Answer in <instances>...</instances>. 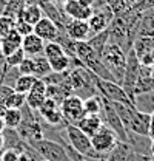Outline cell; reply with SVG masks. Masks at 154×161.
Returning <instances> with one entry per match:
<instances>
[{"instance_id": "obj_1", "label": "cell", "mask_w": 154, "mask_h": 161, "mask_svg": "<svg viewBox=\"0 0 154 161\" xmlns=\"http://www.w3.org/2000/svg\"><path fill=\"white\" fill-rule=\"evenodd\" d=\"M96 79V75L83 65L69 68V80L73 85V93L82 99H86L90 96L97 95Z\"/></svg>"}, {"instance_id": "obj_2", "label": "cell", "mask_w": 154, "mask_h": 161, "mask_svg": "<svg viewBox=\"0 0 154 161\" xmlns=\"http://www.w3.org/2000/svg\"><path fill=\"white\" fill-rule=\"evenodd\" d=\"M103 65L108 68V71L113 75L116 82L122 84L123 79V71H125V64H126V51L116 43H108L100 56Z\"/></svg>"}, {"instance_id": "obj_3", "label": "cell", "mask_w": 154, "mask_h": 161, "mask_svg": "<svg viewBox=\"0 0 154 161\" xmlns=\"http://www.w3.org/2000/svg\"><path fill=\"white\" fill-rule=\"evenodd\" d=\"M65 132H66V138L69 141V146L73 149H76L79 153H82V155H85L88 158H94V160L105 157L102 153H97L96 150L93 149L91 138L86 133H83L76 124H66L65 125Z\"/></svg>"}, {"instance_id": "obj_4", "label": "cell", "mask_w": 154, "mask_h": 161, "mask_svg": "<svg viewBox=\"0 0 154 161\" xmlns=\"http://www.w3.org/2000/svg\"><path fill=\"white\" fill-rule=\"evenodd\" d=\"M29 146L36 150V153L40 155L43 160L48 161H71L65 146L59 141L42 138L38 141L29 142Z\"/></svg>"}, {"instance_id": "obj_5", "label": "cell", "mask_w": 154, "mask_h": 161, "mask_svg": "<svg viewBox=\"0 0 154 161\" xmlns=\"http://www.w3.org/2000/svg\"><path fill=\"white\" fill-rule=\"evenodd\" d=\"M139 71H140V62L136 56L134 50L130 48L126 51V64H125V71H123V79H122V87L125 90V93L128 95V98L134 99V85L136 80L139 78ZM134 105V104H133Z\"/></svg>"}, {"instance_id": "obj_6", "label": "cell", "mask_w": 154, "mask_h": 161, "mask_svg": "<svg viewBox=\"0 0 154 161\" xmlns=\"http://www.w3.org/2000/svg\"><path fill=\"white\" fill-rule=\"evenodd\" d=\"M100 101H102V110H100V118L103 121L105 125H108L116 135L119 141H123V142H128V132L123 125V122L120 121L119 115L116 113L114 107L111 105V102L105 98L100 96Z\"/></svg>"}, {"instance_id": "obj_7", "label": "cell", "mask_w": 154, "mask_h": 161, "mask_svg": "<svg viewBox=\"0 0 154 161\" xmlns=\"http://www.w3.org/2000/svg\"><path fill=\"white\" fill-rule=\"evenodd\" d=\"M96 88L97 93L108 99L110 102H123V104H128V105H133L131 99L128 98V95L125 93L123 87L116 82V80H108V79H100L97 78L96 79Z\"/></svg>"}, {"instance_id": "obj_8", "label": "cell", "mask_w": 154, "mask_h": 161, "mask_svg": "<svg viewBox=\"0 0 154 161\" xmlns=\"http://www.w3.org/2000/svg\"><path fill=\"white\" fill-rule=\"evenodd\" d=\"M60 112L68 124H77L86 113L83 108V99L77 95H69L59 104Z\"/></svg>"}, {"instance_id": "obj_9", "label": "cell", "mask_w": 154, "mask_h": 161, "mask_svg": "<svg viewBox=\"0 0 154 161\" xmlns=\"http://www.w3.org/2000/svg\"><path fill=\"white\" fill-rule=\"evenodd\" d=\"M117 142H119L117 135L108 125H105V124L91 136V146H93V149L96 150L97 153H102V155H106Z\"/></svg>"}, {"instance_id": "obj_10", "label": "cell", "mask_w": 154, "mask_h": 161, "mask_svg": "<svg viewBox=\"0 0 154 161\" xmlns=\"http://www.w3.org/2000/svg\"><path fill=\"white\" fill-rule=\"evenodd\" d=\"M150 125H151V113L140 112V110L134 108V112L130 118V122L126 125V132L142 135V136H148L150 135Z\"/></svg>"}, {"instance_id": "obj_11", "label": "cell", "mask_w": 154, "mask_h": 161, "mask_svg": "<svg viewBox=\"0 0 154 161\" xmlns=\"http://www.w3.org/2000/svg\"><path fill=\"white\" fill-rule=\"evenodd\" d=\"M65 33L69 39L76 40H88L91 37V28L88 25V20H77L69 19L65 25Z\"/></svg>"}, {"instance_id": "obj_12", "label": "cell", "mask_w": 154, "mask_h": 161, "mask_svg": "<svg viewBox=\"0 0 154 161\" xmlns=\"http://www.w3.org/2000/svg\"><path fill=\"white\" fill-rule=\"evenodd\" d=\"M62 8L69 19L88 20L93 14V6H88L80 0H66L65 3H62Z\"/></svg>"}, {"instance_id": "obj_13", "label": "cell", "mask_w": 154, "mask_h": 161, "mask_svg": "<svg viewBox=\"0 0 154 161\" xmlns=\"http://www.w3.org/2000/svg\"><path fill=\"white\" fill-rule=\"evenodd\" d=\"M59 31H60V30H59L57 25H56L51 19L45 17V16L34 25V33L37 34L38 37H42L45 42L56 40L59 36Z\"/></svg>"}, {"instance_id": "obj_14", "label": "cell", "mask_w": 154, "mask_h": 161, "mask_svg": "<svg viewBox=\"0 0 154 161\" xmlns=\"http://www.w3.org/2000/svg\"><path fill=\"white\" fill-rule=\"evenodd\" d=\"M45 48V40L38 37L36 33H31L28 36H25L22 40V50L25 51L26 56H37L43 53Z\"/></svg>"}, {"instance_id": "obj_15", "label": "cell", "mask_w": 154, "mask_h": 161, "mask_svg": "<svg viewBox=\"0 0 154 161\" xmlns=\"http://www.w3.org/2000/svg\"><path fill=\"white\" fill-rule=\"evenodd\" d=\"M22 40H23V37L20 36L16 30L8 33L5 37H0V51H2V54L6 58L11 53H14L17 48L22 47Z\"/></svg>"}, {"instance_id": "obj_16", "label": "cell", "mask_w": 154, "mask_h": 161, "mask_svg": "<svg viewBox=\"0 0 154 161\" xmlns=\"http://www.w3.org/2000/svg\"><path fill=\"white\" fill-rule=\"evenodd\" d=\"M131 48L134 50L137 59H140V58L145 56V54L153 53V50H154V36H145V34H142V36H136L134 40H133Z\"/></svg>"}, {"instance_id": "obj_17", "label": "cell", "mask_w": 154, "mask_h": 161, "mask_svg": "<svg viewBox=\"0 0 154 161\" xmlns=\"http://www.w3.org/2000/svg\"><path fill=\"white\" fill-rule=\"evenodd\" d=\"M76 125L83 132V133H86V135L91 138L97 130L103 125V121L100 118V115H85L82 119L77 122Z\"/></svg>"}, {"instance_id": "obj_18", "label": "cell", "mask_w": 154, "mask_h": 161, "mask_svg": "<svg viewBox=\"0 0 154 161\" xmlns=\"http://www.w3.org/2000/svg\"><path fill=\"white\" fill-rule=\"evenodd\" d=\"M133 104H134L136 108L140 110V112L153 113L154 112V90L136 95L134 99H133Z\"/></svg>"}, {"instance_id": "obj_19", "label": "cell", "mask_w": 154, "mask_h": 161, "mask_svg": "<svg viewBox=\"0 0 154 161\" xmlns=\"http://www.w3.org/2000/svg\"><path fill=\"white\" fill-rule=\"evenodd\" d=\"M154 36V8L148 9L146 13L142 14L137 25V34L136 36Z\"/></svg>"}, {"instance_id": "obj_20", "label": "cell", "mask_w": 154, "mask_h": 161, "mask_svg": "<svg viewBox=\"0 0 154 161\" xmlns=\"http://www.w3.org/2000/svg\"><path fill=\"white\" fill-rule=\"evenodd\" d=\"M42 17H43V11H42L40 5L36 3V2H33V3H28L23 8V11L19 14L17 19H23V20H26V22H29L31 25H36Z\"/></svg>"}, {"instance_id": "obj_21", "label": "cell", "mask_w": 154, "mask_h": 161, "mask_svg": "<svg viewBox=\"0 0 154 161\" xmlns=\"http://www.w3.org/2000/svg\"><path fill=\"white\" fill-rule=\"evenodd\" d=\"M108 37H110V36H108V28H106V30H103V31H100V33L93 34L86 42H88V45L97 53V56H102L105 47L108 45Z\"/></svg>"}, {"instance_id": "obj_22", "label": "cell", "mask_w": 154, "mask_h": 161, "mask_svg": "<svg viewBox=\"0 0 154 161\" xmlns=\"http://www.w3.org/2000/svg\"><path fill=\"white\" fill-rule=\"evenodd\" d=\"M131 146L128 142H123V141H119L114 147L106 153V161H125L128 152H130Z\"/></svg>"}, {"instance_id": "obj_23", "label": "cell", "mask_w": 154, "mask_h": 161, "mask_svg": "<svg viewBox=\"0 0 154 161\" xmlns=\"http://www.w3.org/2000/svg\"><path fill=\"white\" fill-rule=\"evenodd\" d=\"M33 59H34V76L36 78H45V76H48L53 70H51V65H49V62L46 59V56L42 53V54H37V56H33Z\"/></svg>"}, {"instance_id": "obj_24", "label": "cell", "mask_w": 154, "mask_h": 161, "mask_svg": "<svg viewBox=\"0 0 154 161\" xmlns=\"http://www.w3.org/2000/svg\"><path fill=\"white\" fill-rule=\"evenodd\" d=\"M2 118H3V122L8 129H17L23 119L20 108H6Z\"/></svg>"}, {"instance_id": "obj_25", "label": "cell", "mask_w": 154, "mask_h": 161, "mask_svg": "<svg viewBox=\"0 0 154 161\" xmlns=\"http://www.w3.org/2000/svg\"><path fill=\"white\" fill-rule=\"evenodd\" d=\"M49 65H51V70L56 71V73H62V71H66L71 68V56H68L66 53L62 54V56H57V58H53V59L48 60Z\"/></svg>"}, {"instance_id": "obj_26", "label": "cell", "mask_w": 154, "mask_h": 161, "mask_svg": "<svg viewBox=\"0 0 154 161\" xmlns=\"http://www.w3.org/2000/svg\"><path fill=\"white\" fill-rule=\"evenodd\" d=\"M83 108H85L86 115H100V110H102L100 95L97 93L94 96H90V98L83 99Z\"/></svg>"}, {"instance_id": "obj_27", "label": "cell", "mask_w": 154, "mask_h": 161, "mask_svg": "<svg viewBox=\"0 0 154 161\" xmlns=\"http://www.w3.org/2000/svg\"><path fill=\"white\" fill-rule=\"evenodd\" d=\"M34 80H36V76H33V75H20L19 78L16 79V82H14V87L13 88L16 92H20V93H25L26 95L31 90Z\"/></svg>"}, {"instance_id": "obj_28", "label": "cell", "mask_w": 154, "mask_h": 161, "mask_svg": "<svg viewBox=\"0 0 154 161\" xmlns=\"http://www.w3.org/2000/svg\"><path fill=\"white\" fill-rule=\"evenodd\" d=\"M26 5H28L26 0H9L2 14H6V16H11V17L17 19L19 14L23 11V8H25Z\"/></svg>"}, {"instance_id": "obj_29", "label": "cell", "mask_w": 154, "mask_h": 161, "mask_svg": "<svg viewBox=\"0 0 154 161\" xmlns=\"http://www.w3.org/2000/svg\"><path fill=\"white\" fill-rule=\"evenodd\" d=\"M43 54L46 56V59H53V58H57L65 54V50L63 47L59 43L57 40H51V42H45V48H43Z\"/></svg>"}, {"instance_id": "obj_30", "label": "cell", "mask_w": 154, "mask_h": 161, "mask_svg": "<svg viewBox=\"0 0 154 161\" xmlns=\"http://www.w3.org/2000/svg\"><path fill=\"white\" fill-rule=\"evenodd\" d=\"M45 99H46V95H45V93L33 92V90L26 93V105H28L31 110H34V112H37L38 108H40V105L43 104Z\"/></svg>"}, {"instance_id": "obj_31", "label": "cell", "mask_w": 154, "mask_h": 161, "mask_svg": "<svg viewBox=\"0 0 154 161\" xmlns=\"http://www.w3.org/2000/svg\"><path fill=\"white\" fill-rule=\"evenodd\" d=\"M26 102V95L25 93H20V92H13L6 101H5V107L6 108H22Z\"/></svg>"}, {"instance_id": "obj_32", "label": "cell", "mask_w": 154, "mask_h": 161, "mask_svg": "<svg viewBox=\"0 0 154 161\" xmlns=\"http://www.w3.org/2000/svg\"><path fill=\"white\" fill-rule=\"evenodd\" d=\"M16 28V19L6 14H0V37H5Z\"/></svg>"}, {"instance_id": "obj_33", "label": "cell", "mask_w": 154, "mask_h": 161, "mask_svg": "<svg viewBox=\"0 0 154 161\" xmlns=\"http://www.w3.org/2000/svg\"><path fill=\"white\" fill-rule=\"evenodd\" d=\"M20 76L19 73V68L17 67H8L6 70H5V73H3V76L0 78V82L2 84H6V85H9V87H14V82L16 79Z\"/></svg>"}, {"instance_id": "obj_34", "label": "cell", "mask_w": 154, "mask_h": 161, "mask_svg": "<svg viewBox=\"0 0 154 161\" xmlns=\"http://www.w3.org/2000/svg\"><path fill=\"white\" fill-rule=\"evenodd\" d=\"M25 56H26V54H25V51L22 50V47L17 48L14 53H11L9 56L5 58V60H6V67H19V64L25 59Z\"/></svg>"}, {"instance_id": "obj_35", "label": "cell", "mask_w": 154, "mask_h": 161, "mask_svg": "<svg viewBox=\"0 0 154 161\" xmlns=\"http://www.w3.org/2000/svg\"><path fill=\"white\" fill-rule=\"evenodd\" d=\"M14 30L19 33L22 37H25V36L34 33V25H31L29 22H26L23 19H16V28Z\"/></svg>"}, {"instance_id": "obj_36", "label": "cell", "mask_w": 154, "mask_h": 161, "mask_svg": "<svg viewBox=\"0 0 154 161\" xmlns=\"http://www.w3.org/2000/svg\"><path fill=\"white\" fill-rule=\"evenodd\" d=\"M19 73L20 75H33L34 76V59L33 56H25V59L19 64Z\"/></svg>"}, {"instance_id": "obj_37", "label": "cell", "mask_w": 154, "mask_h": 161, "mask_svg": "<svg viewBox=\"0 0 154 161\" xmlns=\"http://www.w3.org/2000/svg\"><path fill=\"white\" fill-rule=\"evenodd\" d=\"M153 160V157L148 153H142V152H137V150H133V149H130V152H128V155H126V158L125 161H151Z\"/></svg>"}, {"instance_id": "obj_38", "label": "cell", "mask_w": 154, "mask_h": 161, "mask_svg": "<svg viewBox=\"0 0 154 161\" xmlns=\"http://www.w3.org/2000/svg\"><path fill=\"white\" fill-rule=\"evenodd\" d=\"M19 153L17 149H6L5 152H2L0 161H19Z\"/></svg>"}, {"instance_id": "obj_39", "label": "cell", "mask_w": 154, "mask_h": 161, "mask_svg": "<svg viewBox=\"0 0 154 161\" xmlns=\"http://www.w3.org/2000/svg\"><path fill=\"white\" fill-rule=\"evenodd\" d=\"M13 92H14V88H13V87H9V85H6V84H2V82H0V104H3V105H5L6 98H8Z\"/></svg>"}, {"instance_id": "obj_40", "label": "cell", "mask_w": 154, "mask_h": 161, "mask_svg": "<svg viewBox=\"0 0 154 161\" xmlns=\"http://www.w3.org/2000/svg\"><path fill=\"white\" fill-rule=\"evenodd\" d=\"M8 67H6V60H5V56L2 54V51H0V78L3 76V73H5V70H6Z\"/></svg>"}, {"instance_id": "obj_41", "label": "cell", "mask_w": 154, "mask_h": 161, "mask_svg": "<svg viewBox=\"0 0 154 161\" xmlns=\"http://www.w3.org/2000/svg\"><path fill=\"white\" fill-rule=\"evenodd\" d=\"M151 141H154V112L151 113V125H150V135H148Z\"/></svg>"}, {"instance_id": "obj_42", "label": "cell", "mask_w": 154, "mask_h": 161, "mask_svg": "<svg viewBox=\"0 0 154 161\" xmlns=\"http://www.w3.org/2000/svg\"><path fill=\"white\" fill-rule=\"evenodd\" d=\"M8 2H9V0H0V14L3 13V9H5V6L8 5Z\"/></svg>"}, {"instance_id": "obj_43", "label": "cell", "mask_w": 154, "mask_h": 161, "mask_svg": "<svg viewBox=\"0 0 154 161\" xmlns=\"http://www.w3.org/2000/svg\"><path fill=\"white\" fill-rule=\"evenodd\" d=\"M5 149V136H3V133H0V152Z\"/></svg>"}, {"instance_id": "obj_44", "label": "cell", "mask_w": 154, "mask_h": 161, "mask_svg": "<svg viewBox=\"0 0 154 161\" xmlns=\"http://www.w3.org/2000/svg\"><path fill=\"white\" fill-rule=\"evenodd\" d=\"M82 3H85V5H88V6H94V3H96L97 0H80Z\"/></svg>"}, {"instance_id": "obj_45", "label": "cell", "mask_w": 154, "mask_h": 161, "mask_svg": "<svg viewBox=\"0 0 154 161\" xmlns=\"http://www.w3.org/2000/svg\"><path fill=\"white\" fill-rule=\"evenodd\" d=\"M5 129H6V125H5V122H3V118L0 116V133H3Z\"/></svg>"}, {"instance_id": "obj_46", "label": "cell", "mask_w": 154, "mask_h": 161, "mask_svg": "<svg viewBox=\"0 0 154 161\" xmlns=\"http://www.w3.org/2000/svg\"><path fill=\"white\" fill-rule=\"evenodd\" d=\"M51 2H54V3H60V5H62V3H65L66 0H51Z\"/></svg>"}, {"instance_id": "obj_47", "label": "cell", "mask_w": 154, "mask_h": 161, "mask_svg": "<svg viewBox=\"0 0 154 161\" xmlns=\"http://www.w3.org/2000/svg\"><path fill=\"white\" fill-rule=\"evenodd\" d=\"M151 76H153V78H154V65H153V67H151Z\"/></svg>"}, {"instance_id": "obj_48", "label": "cell", "mask_w": 154, "mask_h": 161, "mask_svg": "<svg viewBox=\"0 0 154 161\" xmlns=\"http://www.w3.org/2000/svg\"><path fill=\"white\" fill-rule=\"evenodd\" d=\"M151 54H153V58H154V50H153V53H151Z\"/></svg>"}, {"instance_id": "obj_49", "label": "cell", "mask_w": 154, "mask_h": 161, "mask_svg": "<svg viewBox=\"0 0 154 161\" xmlns=\"http://www.w3.org/2000/svg\"><path fill=\"white\" fill-rule=\"evenodd\" d=\"M40 161H48V160H43V158H42V160H40Z\"/></svg>"}]
</instances>
